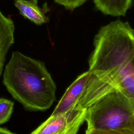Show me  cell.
Here are the masks:
<instances>
[{
	"instance_id": "1",
	"label": "cell",
	"mask_w": 134,
	"mask_h": 134,
	"mask_svg": "<svg viewBox=\"0 0 134 134\" xmlns=\"http://www.w3.org/2000/svg\"><path fill=\"white\" fill-rule=\"evenodd\" d=\"M3 83L13 97L27 109L44 111L56 99V85L44 64L14 52L6 64Z\"/></svg>"
},
{
	"instance_id": "2",
	"label": "cell",
	"mask_w": 134,
	"mask_h": 134,
	"mask_svg": "<svg viewBox=\"0 0 134 134\" xmlns=\"http://www.w3.org/2000/svg\"><path fill=\"white\" fill-rule=\"evenodd\" d=\"M88 71L105 83L134 68V30L120 20L102 27L94 39Z\"/></svg>"
},
{
	"instance_id": "3",
	"label": "cell",
	"mask_w": 134,
	"mask_h": 134,
	"mask_svg": "<svg viewBox=\"0 0 134 134\" xmlns=\"http://www.w3.org/2000/svg\"><path fill=\"white\" fill-rule=\"evenodd\" d=\"M87 129L134 130V107L122 92L114 91L101 97L86 110Z\"/></svg>"
},
{
	"instance_id": "4",
	"label": "cell",
	"mask_w": 134,
	"mask_h": 134,
	"mask_svg": "<svg viewBox=\"0 0 134 134\" xmlns=\"http://www.w3.org/2000/svg\"><path fill=\"white\" fill-rule=\"evenodd\" d=\"M86 110L75 107L64 114L50 116L30 134H77L85 121Z\"/></svg>"
},
{
	"instance_id": "5",
	"label": "cell",
	"mask_w": 134,
	"mask_h": 134,
	"mask_svg": "<svg viewBox=\"0 0 134 134\" xmlns=\"http://www.w3.org/2000/svg\"><path fill=\"white\" fill-rule=\"evenodd\" d=\"M90 75L88 70L80 75L68 87L55 107L51 116L64 114L75 108L86 86Z\"/></svg>"
},
{
	"instance_id": "6",
	"label": "cell",
	"mask_w": 134,
	"mask_h": 134,
	"mask_svg": "<svg viewBox=\"0 0 134 134\" xmlns=\"http://www.w3.org/2000/svg\"><path fill=\"white\" fill-rule=\"evenodd\" d=\"M14 30L13 20L0 11V77L7 53L14 42Z\"/></svg>"
},
{
	"instance_id": "7",
	"label": "cell",
	"mask_w": 134,
	"mask_h": 134,
	"mask_svg": "<svg viewBox=\"0 0 134 134\" xmlns=\"http://www.w3.org/2000/svg\"><path fill=\"white\" fill-rule=\"evenodd\" d=\"M14 4L22 16L34 24L41 25L49 21V18L38 6L37 0H15Z\"/></svg>"
},
{
	"instance_id": "8",
	"label": "cell",
	"mask_w": 134,
	"mask_h": 134,
	"mask_svg": "<svg viewBox=\"0 0 134 134\" xmlns=\"http://www.w3.org/2000/svg\"><path fill=\"white\" fill-rule=\"evenodd\" d=\"M96 8L102 13L113 16H124L131 6L132 0H93Z\"/></svg>"
},
{
	"instance_id": "9",
	"label": "cell",
	"mask_w": 134,
	"mask_h": 134,
	"mask_svg": "<svg viewBox=\"0 0 134 134\" xmlns=\"http://www.w3.org/2000/svg\"><path fill=\"white\" fill-rule=\"evenodd\" d=\"M13 109V102L4 98H0V125L9 120Z\"/></svg>"
},
{
	"instance_id": "10",
	"label": "cell",
	"mask_w": 134,
	"mask_h": 134,
	"mask_svg": "<svg viewBox=\"0 0 134 134\" xmlns=\"http://www.w3.org/2000/svg\"><path fill=\"white\" fill-rule=\"evenodd\" d=\"M85 134H134V130L129 128H119L108 130L87 129Z\"/></svg>"
},
{
	"instance_id": "11",
	"label": "cell",
	"mask_w": 134,
	"mask_h": 134,
	"mask_svg": "<svg viewBox=\"0 0 134 134\" xmlns=\"http://www.w3.org/2000/svg\"><path fill=\"white\" fill-rule=\"evenodd\" d=\"M87 0H54L61 5L63 6L66 9L73 10L75 8L81 6Z\"/></svg>"
},
{
	"instance_id": "12",
	"label": "cell",
	"mask_w": 134,
	"mask_h": 134,
	"mask_svg": "<svg viewBox=\"0 0 134 134\" xmlns=\"http://www.w3.org/2000/svg\"><path fill=\"white\" fill-rule=\"evenodd\" d=\"M0 134H15L6 129L0 127Z\"/></svg>"
}]
</instances>
